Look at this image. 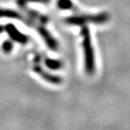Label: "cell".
<instances>
[{
  "instance_id": "1",
  "label": "cell",
  "mask_w": 130,
  "mask_h": 130,
  "mask_svg": "<svg viewBox=\"0 0 130 130\" xmlns=\"http://www.w3.org/2000/svg\"><path fill=\"white\" fill-rule=\"evenodd\" d=\"M0 17H5V18H10V19H16V20H19L23 21L27 26L30 27H33L39 32L40 37L43 38L45 41L46 46L52 51H57L59 45H58L57 41L52 37V35L49 32L44 24L40 23L37 20H33L31 18H27L24 15H22L16 11L9 10V9H0Z\"/></svg>"
},
{
  "instance_id": "2",
  "label": "cell",
  "mask_w": 130,
  "mask_h": 130,
  "mask_svg": "<svg viewBox=\"0 0 130 130\" xmlns=\"http://www.w3.org/2000/svg\"><path fill=\"white\" fill-rule=\"evenodd\" d=\"M81 35L82 37V48L84 52V65L86 72L92 75L96 69L95 55L91 38V33L89 28L86 26H82L81 29Z\"/></svg>"
},
{
  "instance_id": "3",
  "label": "cell",
  "mask_w": 130,
  "mask_h": 130,
  "mask_svg": "<svg viewBox=\"0 0 130 130\" xmlns=\"http://www.w3.org/2000/svg\"><path fill=\"white\" fill-rule=\"evenodd\" d=\"M110 15L107 12H102L94 15H78L69 16L65 19V22L71 26H82L87 24L102 25L107 23L109 20Z\"/></svg>"
},
{
  "instance_id": "4",
  "label": "cell",
  "mask_w": 130,
  "mask_h": 130,
  "mask_svg": "<svg viewBox=\"0 0 130 130\" xmlns=\"http://www.w3.org/2000/svg\"><path fill=\"white\" fill-rule=\"evenodd\" d=\"M33 70L35 74H37L38 75H40L41 78L44 79L45 81L51 83V84L53 85H60L63 81L62 78H60V76L58 75H55V74H52L49 72H47L45 70L44 68L41 67L40 63H35L34 67H33Z\"/></svg>"
},
{
  "instance_id": "5",
  "label": "cell",
  "mask_w": 130,
  "mask_h": 130,
  "mask_svg": "<svg viewBox=\"0 0 130 130\" xmlns=\"http://www.w3.org/2000/svg\"><path fill=\"white\" fill-rule=\"evenodd\" d=\"M4 30H6L8 34L9 35L10 38L13 41H15L20 44L28 43L29 38L28 36L23 34L13 26V24H8L4 26Z\"/></svg>"
},
{
  "instance_id": "6",
  "label": "cell",
  "mask_w": 130,
  "mask_h": 130,
  "mask_svg": "<svg viewBox=\"0 0 130 130\" xmlns=\"http://www.w3.org/2000/svg\"><path fill=\"white\" fill-rule=\"evenodd\" d=\"M20 9L24 11V12L26 13V15L29 16V18L33 19L35 20H37L39 21L40 23L41 24H46L48 23L49 21V18L47 17L45 15H43L38 11H35V10H33V9H30L27 7V5H23V6H20Z\"/></svg>"
},
{
  "instance_id": "7",
  "label": "cell",
  "mask_w": 130,
  "mask_h": 130,
  "mask_svg": "<svg viewBox=\"0 0 130 130\" xmlns=\"http://www.w3.org/2000/svg\"><path fill=\"white\" fill-rule=\"evenodd\" d=\"M56 6L61 10H69L74 13H79L80 9L71 0H57Z\"/></svg>"
},
{
  "instance_id": "8",
  "label": "cell",
  "mask_w": 130,
  "mask_h": 130,
  "mask_svg": "<svg viewBox=\"0 0 130 130\" xmlns=\"http://www.w3.org/2000/svg\"><path fill=\"white\" fill-rule=\"evenodd\" d=\"M44 63H45V65L46 67L51 70L60 69V68H61L63 66V63L60 60L49 58V57H46V58L44 60Z\"/></svg>"
},
{
  "instance_id": "9",
  "label": "cell",
  "mask_w": 130,
  "mask_h": 130,
  "mask_svg": "<svg viewBox=\"0 0 130 130\" xmlns=\"http://www.w3.org/2000/svg\"><path fill=\"white\" fill-rule=\"evenodd\" d=\"M51 0H17V4L19 7L23 5H27L29 3H36V4H48Z\"/></svg>"
},
{
  "instance_id": "10",
  "label": "cell",
  "mask_w": 130,
  "mask_h": 130,
  "mask_svg": "<svg viewBox=\"0 0 130 130\" xmlns=\"http://www.w3.org/2000/svg\"><path fill=\"white\" fill-rule=\"evenodd\" d=\"M2 48H3V51L6 53H9L13 49V42L12 41H5L4 43H3V46H2Z\"/></svg>"
},
{
  "instance_id": "11",
  "label": "cell",
  "mask_w": 130,
  "mask_h": 130,
  "mask_svg": "<svg viewBox=\"0 0 130 130\" xmlns=\"http://www.w3.org/2000/svg\"><path fill=\"white\" fill-rule=\"evenodd\" d=\"M4 26H0V34L4 31Z\"/></svg>"
}]
</instances>
